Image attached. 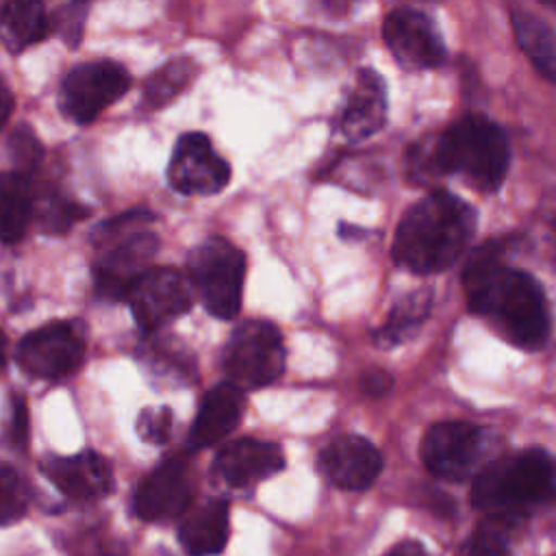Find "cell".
<instances>
[{
    "instance_id": "cell-1",
    "label": "cell",
    "mask_w": 556,
    "mask_h": 556,
    "mask_svg": "<svg viewBox=\"0 0 556 556\" xmlns=\"http://www.w3.org/2000/svg\"><path fill=\"white\" fill-rule=\"evenodd\" d=\"M463 287L469 311L491 319L510 343L539 350L547 341L549 311L541 285L528 271L508 267L495 243L467 261Z\"/></svg>"
},
{
    "instance_id": "cell-2",
    "label": "cell",
    "mask_w": 556,
    "mask_h": 556,
    "mask_svg": "<svg viewBox=\"0 0 556 556\" xmlns=\"http://www.w3.org/2000/svg\"><path fill=\"white\" fill-rule=\"evenodd\" d=\"M510 148L504 130L486 117L467 115L443 132L410 146L406 161L413 180L426 182L445 174L460 176L478 191L500 189L508 174Z\"/></svg>"
},
{
    "instance_id": "cell-3",
    "label": "cell",
    "mask_w": 556,
    "mask_h": 556,
    "mask_svg": "<svg viewBox=\"0 0 556 556\" xmlns=\"http://www.w3.org/2000/svg\"><path fill=\"white\" fill-rule=\"evenodd\" d=\"M476 232V211L437 189L415 202L397 224L391 256L415 274L445 271L458 263Z\"/></svg>"
},
{
    "instance_id": "cell-4",
    "label": "cell",
    "mask_w": 556,
    "mask_h": 556,
    "mask_svg": "<svg viewBox=\"0 0 556 556\" xmlns=\"http://www.w3.org/2000/svg\"><path fill=\"white\" fill-rule=\"evenodd\" d=\"M556 493V460L543 450H523L486 465L473 480L471 504L484 513L523 515L530 504Z\"/></svg>"
},
{
    "instance_id": "cell-5",
    "label": "cell",
    "mask_w": 556,
    "mask_h": 556,
    "mask_svg": "<svg viewBox=\"0 0 556 556\" xmlns=\"http://www.w3.org/2000/svg\"><path fill=\"white\" fill-rule=\"evenodd\" d=\"M189 280L204 308L217 319H232L241 308L245 256L224 237H206L187 261Z\"/></svg>"
},
{
    "instance_id": "cell-6",
    "label": "cell",
    "mask_w": 556,
    "mask_h": 556,
    "mask_svg": "<svg viewBox=\"0 0 556 556\" xmlns=\"http://www.w3.org/2000/svg\"><path fill=\"white\" fill-rule=\"evenodd\" d=\"M285 343L278 328L263 319H245L224 348L222 365L230 384L252 391L271 384L285 369Z\"/></svg>"
},
{
    "instance_id": "cell-7",
    "label": "cell",
    "mask_w": 556,
    "mask_h": 556,
    "mask_svg": "<svg viewBox=\"0 0 556 556\" xmlns=\"http://www.w3.org/2000/svg\"><path fill=\"white\" fill-rule=\"evenodd\" d=\"M87 354L85 328L76 319L50 321L24 334L15 361L20 369L37 380H63L80 369Z\"/></svg>"
},
{
    "instance_id": "cell-8",
    "label": "cell",
    "mask_w": 556,
    "mask_h": 556,
    "mask_svg": "<svg viewBox=\"0 0 556 556\" xmlns=\"http://www.w3.org/2000/svg\"><path fill=\"white\" fill-rule=\"evenodd\" d=\"M130 89V74L111 59H96L72 67L61 85L59 104L67 119L91 124L104 109Z\"/></svg>"
},
{
    "instance_id": "cell-9",
    "label": "cell",
    "mask_w": 556,
    "mask_h": 556,
    "mask_svg": "<svg viewBox=\"0 0 556 556\" xmlns=\"http://www.w3.org/2000/svg\"><path fill=\"white\" fill-rule=\"evenodd\" d=\"M126 302L143 332H159L193 304V287L176 267H150L130 287Z\"/></svg>"
},
{
    "instance_id": "cell-10",
    "label": "cell",
    "mask_w": 556,
    "mask_h": 556,
    "mask_svg": "<svg viewBox=\"0 0 556 556\" xmlns=\"http://www.w3.org/2000/svg\"><path fill=\"white\" fill-rule=\"evenodd\" d=\"M156 252L159 237L148 228L100 248V254L93 261L96 293L109 302L126 300L137 278L152 267L150 263Z\"/></svg>"
},
{
    "instance_id": "cell-11",
    "label": "cell",
    "mask_w": 556,
    "mask_h": 556,
    "mask_svg": "<svg viewBox=\"0 0 556 556\" xmlns=\"http://www.w3.org/2000/svg\"><path fill=\"white\" fill-rule=\"evenodd\" d=\"M167 182L182 195H215L230 182V165L204 132H185L174 143Z\"/></svg>"
},
{
    "instance_id": "cell-12",
    "label": "cell",
    "mask_w": 556,
    "mask_h": 556,
    "mask_svg": "<svg viewBox=\"0 0 556 556\" xmlns=\"http://www.w3.org/2000/svg\"><path fill=\"white\" fill-rule=\"evenodd\" d=\"M389 52L406 70H432L445 61V43L434 20L419 9H395L382 24Z\"/></svg>"
},
{
    "instance_id": "cell-13",
    "label": "cell",
    "mask_w": 556,
    "mask_h": 556,
    "mask_svg": "<svg viewBox=\"0 0 556 556\" xmlns=\"http://www.w3.org/2000/svg\"><path fill=\"white\" fill-rule=\"evenodd\" d=\"M482 447L480 428L467 421H439L421 439V460L426 469L447 482L469 478L478 465Z\"/></svg>"
},
{
    "instance_id": "cell-14",
    "label": "cell",
    "mask_w": 556,
    "mask_h": 556,
    "mask_svg": "<svg viewBox=\"0 0 556 556\" xmlns=\"http://www.w3.org/2000/svg\"><path fill=\"white\" fill-rule=\"evenodd\" d=\"M195 484L182 458H169L154 467L135 491V513L143 521L182 517L191 506Z\"/></svg>"
},
{
    "instance_id": "cell-15",
    "label": "cell",
    "mask_w": 556,
    "mask_h": 556,
    "mask_svg": "<svg viewBox=\"0 0 556 556\" xmlns=\"http://www.w3.org/2000/svg\"><path fill=\"white\" fill-rule=\"evenodd\" d=\"M41 471L65 497L78 502L100 500L113 489V467L93 450L70 456H48L41 463Z\"/></svg>"
},
{
    "instance_id": "cell-16",
    "label": "cell",
    "mask_w": 556,
    "mask_h": 556,
    "mask_svg": "<svg viewBox=\"0 0 556 556\" xmlns=\"http://www.w3.org/2000/svg\"><path fill=\"white\" fill-rule=\"evenodd\" d=\"M319 467L334 486L345 491H365L378 478L382 456L365 437L339 434L321 450Z\"/></svg>"
},
{
    "instance_id": "cell-17",
    "label": "cell",
    "mask_w": 556,
    "mask_h": 556,
    "mask_svg": "<svg viewBox=\"0 0 556 556\" xmlns=\"http://www.w3.org/2000/svg\"><path fill=\"white\" fill-rule=\"evenodd\" d=\"M387 109L384 80L374 70H361L339 109L337 130L348 141H363L384 126Z\"/></svg>"
},
{
    "instance_id": "cell-18",
    "label": "cell",
    "mask_w": 556,
    "mask_h": 556,
    "mask_svg": "<svg viewBox=\"0 0 556 556\" xmlns=\"http://www.w3.org/2000/svg\"><path fill=\"white\" fill-rule=\"evenodd\" d=\"M213 467L228 486L243 489L278 473L285 467V456L276 443L237 439L217 452Z\"/></svg>"
},
{
    "instance_id": "cell-19",
    "label": "cell",
    "mask_w": 556,
    "mask_h": 556,
    "mask_svg": "<svg viewBox=\"0 0 556 556\" xmlns=\"http://www.w3.org/2000/svg\"><path fill=\"white\" fill-rule=\"evenodd\" d=\"M243 391L235 384L219 382L208 389L200 402L195 419L189 430V445L202 450L224 441L241 421Z\"/></svg>"
},
{
    "instance_id": "cell-20",
    "label": "cell",
    "mask_w": 556,
    "mask_h": 556,
    "mask_svg": "<svg viewBox=\"0 0 556 556\" xmlns=\"http://www.w3.org/2000/svg\"><path fill=\"white\" fill-rule=\"evenodd\" d=\"M230 532V508L224 500L189 506L178 526V541L189 556H217Z\"/></svg>"
},
{
    "instance_id": "cell-21",
    "label": "cell",
    "mask_w": 556,
    "mask_h": 556,
    "mask_svg": "<svg viewBox=\"0 0 556 556\" xmlns=\"http://www.w3.org/2000/svg\"><path fill=\"white\" fill-rule=\"evenodd\" d=\"M0 35L9 50L22 52L50 35V13L46 0H2Z\"/></svg>"
},
{
    "instance_id": "cell-22",
    "label": "cell",
    "mask_w": 556,
    "mask_h": 556,
    "mask_svg": "<svg viewBox=\"0 0 556 556\" xmlns=\"http://www.w3.org/2000/svg\"><path fill=\"white\" fill-rule=\"evenodd\" d=\"M35 213V191L28 176L0 172V243H17Z\"/></svg>"
},
{
    "instance_id": "cell-23",
    "label": "cell",
    "mask_w": 556,
    "mask_h": 556,
    "mask_svg": "<svg viewBox=\"0 0 556 556\" xmlns=\"http://www.w3.org/2000/svg\"><path fill=\"white\" fill-rule=\"evenodd\" d=\"M510 20L515 39L534 70L543 78L556 83V30L526 11H515Z\"/></svg>"
},
{
    "instance_id": "cell-24",
    "label": "cell",
    "mask_w": 556,
    "mask_h": 556,
    "mask_svg": "<svg viewBox=\"0 0 556 556\" xmlns=\"http://www.w3.org/2000/svg\"><path fill=\"white\" fill-rule=\"evenodd\" d=\"M432 308V293L428 289H417L413 293H406L402 300L395 302L391 308L387 321L376 330V343L380 348H395L404 341H408L421 324L428 319Z\"/></svg>"
},
{
    "instance_id": "cell-25",
    "label": "cell",
    "mask_w": 556,
    "mask_h": 556,
    "mask_svg": "<svg viewBox=\"0 0 556 556\" xmlns=\"http://www.w3.org/2000/svg\"><path fill=\"white\" fill-rule=\"evenodd\" d=\"M195 63L191 59H169L148 76L141 93L143 111H161L172 104L193 80Z\"/></svg>"
},
{
    "instance_id": "cell-26",
    "label": "cell",
    "mask_w": 556,
    "mask_h": 556,
    "mask_svg": "<svg viewBox=\"0 0 556 556\" xmlns=\"http://www.w3.org/2000/svg\"><path fill=\"white\" fill-rule=\"evenodd\" d=\"M521 517L515 513H486L460 545L458 556H506Z\"/></svg>"
},
{
    "instance_id": "cell-27",
    "label": "cell",
    "mask_w": 556,
    "mask_h": 556,
    "mask_svg": "<svg viewBox=\"0 0 556 556\" xmlns=\"http://www.w3.org/2000/svg\"><path fill=\"white\" fill-rule=\"evenodd\" d=\"M91 211L80 204L78 200L61 193V191H43L35 195V213L33 219L37 222L39 230L46 235H65L78 222H83Z\"/></svg>"
},
{
    "instance_id": "cell-28",
    "label": "cell",
    "mask_w": 556,
    "mask_h": 556,
    "mask_svg": "<svg viewBox=\"0 0 556 556\" xmlns=\"http://www.w3.org/2000/svg\"><path fill=\"white\" fill-rule=\"evenodd\" d=\"M30 506V489L22 473L9 463H0V526L15 523Z\"/></svg>"
},
{
    "instance_id": "cell-29",
    "label": "cell",
    "mask_w": 556,
    "mask_h": 556,
    "mask_svg": "<svg viewBox=\"0 0 556 556\" xmlns=\"http://www.w3.org/2000/svg\"><path fill=\"white\" fill-rule=\"evenodd\" d=\"M7 156L9 163L13 165V172L28 176L39 167L43 159V146L35 130L28 124H20L7 141Z\"/></svg>"
},
{
    "instance_id": "cell-30",
    "label": "cell",
    "mask_w": 556,
    "mask_h": 556,
    "mask_svg": "<svg viewBox=\"0 0 556 556\" xmlns=\"http://www.w3.org/2000/svg\"><path fill=\"white\" fill-rule=\"evenodd\" d=\"M154 213L148 211V208H130L122 215H115L102 224H98L93 230H91V243L100 250L117 239H124L137 230H143L148 224L154 222Z\"/></svg>"
},
{
    "instance_id": "cell-31",
    "label": "cell",
    "mask_w": 556,
    "mask_h": 556,
    "mask_svg": "<svg viewBox=\"0 0 556 556\" xmlns=\"http://www.w3.org/2000/svg\"><path fill=\"white\" fill-rule=\"evenodd\" d=\"M89 4L91 0H70L67 4L59 7L54 15H50V33L59 35L65 41V46L78 48L85 35Z\"/></svg>"
},
{
    "instance_id": "cell-32",
    "label": "cell",
    "mask_w": 556,
    "mask_h": 556,
    "mask_svg": "<svg viewBox=\"0 0 556 556\" xmlns=\"http://www.w3.org/2000/svg\"><path fill=\"white\" fill-rule=\"evenodd\" d=\"M137 432L148 443H165L172 432V410L143 408L137 417Z\"/></svg>"
},
{
    "instance_id": "cell-33",
    "label": "cell",
    "mask_w": 556,
    "mask_h": 556,
    "mask_svg": "<svg viewBox=\"0 0 556 556\" xmlns=\"http://www.w3.org/2000/svg\"><path fill=\"white\" fill-rule=\"evenodd\" d=\"M7 441L13 447H24L28 439V408L22 395L11 397V413H9V424H7Z\"/></svg>"
},
{
    "instance_id": "cell-34",
    "label": "cell",
    "mask_w": 556,
    "mask_h": 556,
    "mask_svg": "<svg viewBox=\"0 0 556 556\" xmlns=\"http://www.w3.org/2000/svg\"><path fill=\"white\" fill-rule=\"evenodd\" d=\"M391 387H393V376L384 369L371 367V369L363 371V376H361V389L371 397L387 395L391 391Z\"/></svg>"
},
{
    "instance_id": "cell-35",
    "label": "cell",
    "mask_w": 556,
    "mask_h": 556,
    "mask_svg": "<svg viewBox=\"0 0 556 556\" xmlns=\"http://www.w3.org/2000/svg\"><path fill=\"white\" fill-rule=\"evenodd\" d=\"M382 556H432L421 543L417 541H400L391 549H387Z\"/></svg>"
},
{
    "instance_id": "cell-36",
    "label": "cell",
    "mask_w": 556,
    "mask_h": 556,
    "mask_svg": "<svg viewBox=\"0 0 556 556\" xmlns=\"http://www.w3.org/2000/svg\"><path fill=\"white\" fill-rule=\"evenodd\" d=\"M13 106H15V98H13V91L11 87L4 83V78L0 76V130L7 126L11 113H13Z\"/></svg>"
},
{
    "instance_id": "cell-37",
    "label": "cell",
    "mask_w": 556,
    "mask_h": 556,
    "mask_svg": "<svg viewBox=\"0 0 556 556\" xmlns=\"http://www.w3.org/2000/svg\"><path fill=\"white\" fill-rule=\"evenodd\" d=\"M7 352H9V339H7L4 330L0 328V371H2L4 365H7Z\"/></svg>"
},
{
    "instance_id": "cell-38",
    "label": "cell",
    "mask_w": 556,
    "mask_h": 556,
    "mask_svg": "<svg viewBox=\"0 0 556 556\" xmlns=\"http://www.w3.org/2000/svg\"><path fill=\"white\" fill-rule=\"evenodd\" d=\"M543 4H547V7H556V0H541Z\"/></svg>"
}]
</instances>
